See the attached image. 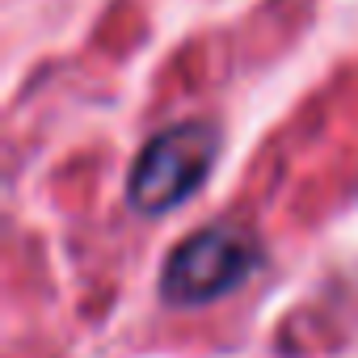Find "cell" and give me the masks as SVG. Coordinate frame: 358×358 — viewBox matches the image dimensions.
<instances>
[{
  "label": "cell",
  "mask_w": 358,
  "mask_h": 358,
  "mask_svg": "<svg viewBox=\"0 0 358 358\" xmlns=\"http://www.w3.org/2000/svg\"><path fill=\"white\" fill-rule=\"evenodd\" d=\"M220 156V131L211 122H177L143 143L127 177V203L139 215H164L182 207Z\"/></svg>",
  "instance_id": "6da1fadb"
},
{
  "label": "cell",
  "mask_w": 358,
  "mask_h": 358,
  "mask_svg": "<svg viewBox=\"0 0 358 358\" xmlns=\"http://www.w3.org/2000/svg\"><path fill=\"white\" fill-rule=\"evenodd\" d=\"M262 262L257 241L236 224H211L186 236L160 270V299L173 308H199L232 295Z\"/></svg>",
  "instance_id": "7a4b0ae2"
}]
</instances>
